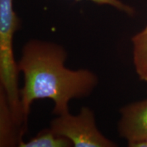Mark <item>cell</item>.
Returning a JSON list of instances; mask_svg holds the SVG:
<instances>
[{"mask_svg": "<svg viewBox=\"0 0 147 147\" xmlns=\"http://www.w3.org/2000/svg\"><path fill=\"white\" fill-rule=\"evenodd\" d=\"M75 1H82V0H75ZM92 2L97 3L99 5H108L113 6L117 10L122 11L129 15H133L134 14V10L131 7L125 4L120 0H88Z\"/></svg>", "mask_w": 147, "mask_h": 147, "instance_id": "obj_8", "label": "cell"}, {"mask_svg": "<svg viewBox=\"0 0 147 147\" xmlns=\"http://www.w3.org/2000/svg\"><path fill=\"white\" fill-rule=\"evenodd\" d=\"M120 114L118 131L128 145L147 140V98L122 107Z\"/></svg>", "mask_w": 147, "mask_h": 147, "instance_id": "obj_4", "label": "cell"}, {"mask_svg": "<svg viewBox=\"0 0 147 147\" xmlns=\"http://www.w3.org/2000/svg\"><path fill=\"white\" fill-rule=\"evenodd\" d=\"M19 18L13 8V0H0V87L5 92L11 113L22 135L27 123L23 114L18 86L17 63L14 60V36Z\"/></svg>", "mask_w": 147, "mask_h": 147, "instance_id": "obj_2", "label": "cell"}, {"mask_svg": "<svg viewBox=\"0 0 147 147\" xmlns=\"http://www.w3.org/2000/svg\"><path fill=\"white\" fill-rule=\"evenodd\" d=\"M133 60L140 80L147 82V27L131 38Z\"/></svg>", "mask_w": 147, "mask_h": 147, "instance_id": "obj_6", "label": "cell"}, {"mask_svg": "<svg viewBox=\"0 0 147 147\" xmlns=\"http://www.w3.org/2000/svg\"><path fill=\"white\" fill-rule=\"evenodd\" d=\"M20 147H70L73 146L69 140L57 136L51 128L45 129L27 142L21 140Z\"/></svg>", "mask_w": 147, "mask_h": 147, "instance_id": "obj_7", "label": "cell"}, {"mask_svg": "<svg viewBox=\"0 0 147 147\" xmlns=\"http://www.w3.org/2000/svg\"><path fill=\"white\" fill-rule=\"evenodd\" d=\"M51 129L59 136L65 137L75 147H115L117 145L104 136L97 128L93 111L84 106L80 113L59 115L51 123Z\"/></svg>", "mask_w": 147, "mask_h": 147, "instance_id": "obj_3", "label": "cell"}, {"mask_svg": "<svg viewBox=\"0 0 147 147\" xmlns=\"http://www.w3.org/2000/svg\"><path fill=\"white\" fill-rule=\"evenodd\" d=\"M130 147H147V140H141L139 142H136L133 144L128 145Z\"/></svg>", "mask_w": 147, "mask_h": 147, "instance_id": "obj_9", "label": "cell"}, {"mask_svg": "<svg viewBox=\"0 0 147 147\" xmlns=\"http://www.w3.org/2000/svg\"><path fill=\"white\" fill-rule=\"evenodd\" d=\"M21 131L11 113L5 92L0 87V146H13L22 138Z\"/></svg>", "mask_w": 147, "mask_h": 147, "instance_id": "obj_5", "label": "cell"}, {"mask_svg": "<svg viewBox=\"0 0 147 147\" xmlns=\"http://www.w3.org/2000/svg\"><path fill=\"white\" fill-rule=\"evenodd\" d=\"M67 58L64 47L55 42L30 40L24 45L17 65L23 75L20 98L27 123L35 100L50 99L55 104L53 114L64 115L69 113V103L72 99L90 96L97 86L98 78L93 71L67 68Z\"/></svg>", "mask_w": 147, "mask_h": 147, "instance_id": "obj_1", "label": "cell"}]
</instances>
